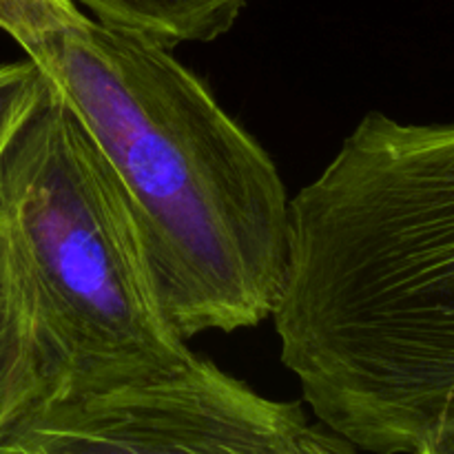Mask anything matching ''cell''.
<instances>
[{
  "instance_id": "obj_7",
  "label": "cell",
  "mask_w": 454,
  "mask_h": 454,
  "mask_svg": "<svg viewBox=\"0 0 454 454\" xmlns=\"http://www.w3.org/2000/svg\"><path fill=\"white\" fill-rule=\"evenodd\" d=\"M44 75L31 60L0 65V151L43 91Z\"/></svg>"
},
{
  "instance_id": "obj_2",
  "label": "cell",
  "mask_w": 454,
  "mask_h": 454,
  "mask_svg": "<svg viewBox=\"0 0 454 454\" xmlns=\"http://www.w3.org/2000/svg\"><path fill=\"white\" fill-rule=\"evenodd\" d=\"M122 189L160 300L182 337L273 315L291 200L260 142L168 47L87 16L75 0L0 7Z\"/></svg>"
},
{
  "instance_id": "obj_3",
  "label": "cell",
  "mask_w": 454,
  "mask_h": 454,
  "mask_svg": "<svg viewBox=\"0 0 454 454\" xmlns=\"http://www.w3.org/2000/svg\"><path fill=\"white\" fill-rule=\"evenodd\" d=\"M0 229L29 301L47 388L122 384L195 357L164 310L122 189L47 78L0 151Z\"/></svg>"
},
{
  "instance_id": "obj_5",
  "label": "cell",
  "mask_w": 454,
  "mask_h": 454,
  "mask_svg": "<svg viewBox=\"0 0 454 454\" xmlns=\"http://www.w3.org/2000/svg\"><path fill=\"white\" fill-rule=\"evenodd\" d=\"M47 362L7 238L0 229V434L44 393Z\"/></svg>"
},
{
  "instance_id": "obj_8",
  "label": "cell",
  "mask_w": 454,
  "mask_h": 454,
  "mask_svg": "<svg viewBox=\"0 0 454 454\" xmlns=\"http://www.w3.org/2000/svg\"><path fill=\"white\" fill-rule=\"evenodd\" d=\"M309 454H355V446L328 428L313 426L309 434Z\"/></svg>"
},
{
  "instance_id": "obj_1",
  "label": "cell",
  "mask_w": 454,
  "mask_h": 454,
  "mask_svg": "<svg viewBox=\"0 0 454 454\" xmlns=\"http://www.w3.org/2000/svg\"><path fill=\"white\" fill-rule=\"evenodd\" d=\"M279 357L324 428L372 454L454 430V122L364 115L291 200Z\"/></svg>"
},
{
  "instance_id": "obj_6",
  "label": "cell",
  "mask_w": 454,
  "mask_h": 454,
  "mask_svg": "<svg viewBox=\"0 0 454 454\" xmlns=\"http://www.w3.org/2000/svg\"><path fill=\"white\" fill-rule=\"evenodd\" d=\"M91 18L145 35L162 47L220 38L251 0H75Z\"/></svg>"
},
{
  "instance_id": "obj_4",
  "label": "cell",
  "mask_w": 454,
  "mask_h": 454,
  "mask_svg": "<svg viewBox=\"0 0 454 454\" xmlns=\"http://www.w3.org/2000/svg\"><path fill=\"white\" fill-rule=\"evenodd\" d=\"M313 426L207 359L158 375L44 388L0 434V454H309Z\"/></svg>"
},
{
  "instance_id": "obj_9",
  "label": "cell",
  "mask_w": 454,
  "mask_h": 454,
  "mask_svg": "<svg viewBox=\"0 0 454 454\" xmlns=\"http://www.w3.org/2000/svg\"><path fill=\"white\" fill-rule=\"evenodd\" d=\"M419 454H454V430L439 434L437 439L426 443Z\"/></svg>"
}]
</instances>
